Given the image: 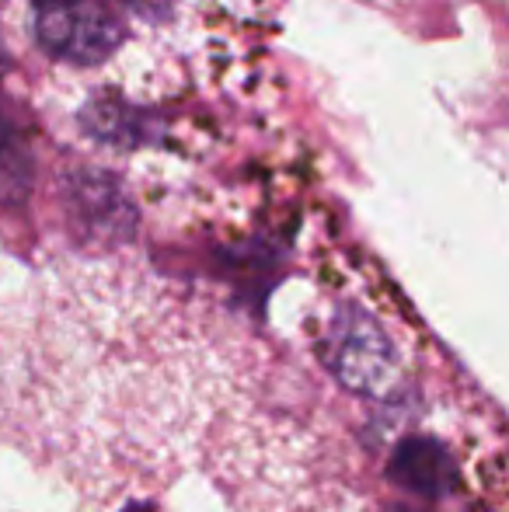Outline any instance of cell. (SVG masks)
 Segmentation results:
<instances>
[{
	"mask_svg": "<svg viewBox=\"0 0 509 512\" xmlns=\"http://www.w3.org/2000/svg\"><path fill=\"white\" fill-rule=\"evenodd\" d=\"M28 182H32V161H28L25 143L0 119V203L25 199Z\"/></svg>",
	"mask_w": 509,
	"mask_h": 512,
	"instance_id": "cell-6",
	"label": "cell"
},
{
	"mask_svg": "<svg viewBox=\"0 0 509 512\" xmlns=\"http://www.w3.org/2000/svg\"><path fill=\"white\" fill-rule=\"evenodd\" d=\"M35 39L56 60L98 67L126 42V25L102 0H70L42 7L35 18Z\"/></svg>",
	"mask_w": 509,
	"mask_h": 512,
	"instance_id": "cell-1",
	"label": "cell"
},
{
	"mask_svg": "<svg viewBox=\"0 0 509 512\" xmlns=\"http://www.w3.org/2000/svg\"><path fill=\"white\" fill-rule=\"evenodd\" d=\"M81 126L88 129V136H95L98 143H109V147H147L157 140L161 126L150 112L143 108L119 102V98H98L88 102L81 112Z\"/></svg>",
	"mask_w": 509,
	"mask_h": 512,
	"instance_id": "cell-5",
	"label": "cell"
},
{
	"mask_svg": "<svg viewBox=\"0 0 509 512\" xmlns=\"http://www.w3.org/2000/svg\"><path fill=\"white\" fill-rule=\"evenodd\" d=\"M35 4H39V11H42V7H56V4H70V0H35Z\"/></svg>",
	"mask_w": 509,
	"mask_h": 512,
	"instance_id": "cell-9",
	"label": "cell"
},
{
	"mask_svg": "<svg viewBox=\"0 0 509 512\" xmlns=\"http://www.w3.org/2000/svg\"><path fill=\"white\" fill-rule=\"evenodd\" d=\"M119 4L129 14H136L143 21H154V25H161V21H168L175 14V0H119Z\"/></svg>",
	"mask_w": 509,
	"mask_h": 512,
	"instance_id": "cell-7",
	"label": "cell"
},
{
	"mask_svg": "<svg viewBox=\"0 0 509 512\" xmlns=\"http://www.w3.org/2000/svg\"><path fill=\"white\" fill-rule=\"evenodd\" d=\"M11 67V60H7V49H4V42H0V74Z\"/></svg>",
	"mask_w": 509,
	"mask_h": 512,
	"instance_id": "cell-8",
	"label": "cell"
},
{
	"mask_svg": "<svg viewBox=\"0 0 509 512\" xmlns=\"http://www.w3.org/2000/svg\"><path fill=\"white\" fill-rule=\"evenodd\" d=\"M70 209L91 237L116 241V237H126L136 223L133 206L123 196V185H116L102 171H81L70 182Z\"/></svg>",
	"mask_w": 509,
	"mask_h": 512,
	"instance_id": "cell-3",
	"label": "cell"
},
{
	"mask_svg": "<svg viewBox=\"0 0 509 512\" xmlns=\"http://www.w3.org/2000/svg\"><path fill=\"white\" fill-rule=\"evenodd\" d=\"M325 356H328V363H332V370L339 373L342 384L360 394L381 391L387 380L394 377L391 342H387V335L377 328L374 317L356 307H346L335 317Z\"/></svg>",
	"mask_w": 509,
	"mask_h": 512,
	"instance_id": "cell-2",
	"label": "cell"
},
{
	"mask_svg": "<svg viewBox=\"0 0 509 512\" xmlns=\"http://www.w3.org/2000/svg\"><path fill=\"white\" fill-rule=\"evenodd\" d=\"M387 474L394 485L422 495V499H443L454 488V457L447 446L429 436H412L394 446L387 460Z\"/></svg>",
	"mask_w": 509,
	"mask_h": 512,
	"instance_id": "cell-4",
	"label": "cell"
}]
</instances>
